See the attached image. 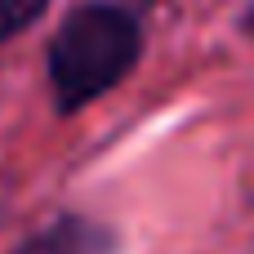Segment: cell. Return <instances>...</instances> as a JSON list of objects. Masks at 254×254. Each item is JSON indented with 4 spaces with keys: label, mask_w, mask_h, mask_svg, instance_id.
Instances as JSON below:
<instances>
[{
    "label": "cell",
    "mask_w": 254,
    "mask_h": 254,
    "mask_svg": "<svg viewBox=\"0 0 254 254\" xmlns=\"http://www.w3.org/2000/svg\"><path fill=\"white\" fill-rule=\"evenodd\" d=\"M143 49V27L125 4H76L54 36L49 49V85L58 112H80L98 94H107Z\"/></svg>",
    "instance_id": "1"
},
{
    "label": "cell",
    "mask_w": 254,
    "mask_h": 254,
    "mask_svg": "<svg viewBox=\"0 0 254 254\" xmlns=\"http://www.w3.org/2000/svg\"><path fill=\"white\" fill-rule=\"evenodd\" d=\"M13 254H116V237L80 214H63L36 237H27Z\"/></svg>",
    "instance_id": "2"
},
{
    "label": "cell",
    "mask_w": 254,
    "mask_h": 254,
    "mask_svg": "<svg viewBox=\"0 0 254 254\" xmlns=\"http://www.w3.org/2000/svg\"><path fill=\"white\" fill-rule=\"evenodd\" d=\"M40 9H45V0H0V40H9L27 22H36Z\"/></svg>",
    "instance_id": "3"
},
{
    "label": "cell",
    "mask_w": 254,
    "mask_h": 254,
    "mask_svg": "<svg viewBox=\"0 0 254 254\" xmlns=\"http://www.w3.org/2000/svg\"><path fill=\"white\" fill-rule=\"evenodd\" d=\"M246 31H250V36H254V9H250V13H246Z\"/></svg>",
    "instance_id": "4"
}]
</instances>
